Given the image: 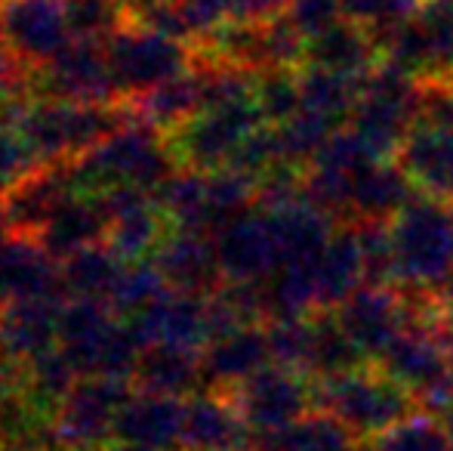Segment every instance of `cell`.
I'll use <instances>...</instances> for the list:
<instances>
[{
	"instance_id": "6da1fadb",
	"label": "cell",
	"mask_w": 453,
	"mask_h": 451,
	"mask_svg": "<svg viewBox=\"0 0 453 451\" xmlns=\"http://www.w3.org/2000/svg\"><path fill=\"white\" fill-rule=\"evenodd\" d=\"M180 167L170 139L161 130L142 121H127L114 133H108L87 155L72 161V174L81 192L99 195L105 189L133 186L145 192H157L164 180Z\"/></svg>"
},
{
	"instance_id": "c3c4849f",
	"label": "cell",
	"mask_w": 453,
	"mask_h": 451,
	"mask_svg": "<svg viewBox=\"0 0 453 451\" xmlns=\"http://www.w3.org/2000/svg\"><path fill=\"white\" fill-rule=\"evenodd\" d=\"M448 205H450V211H453V195H450V198H448Z\"/></svg>"
},
{
	"instance_id": "f546056e",
	"label": "cell",
	"mask_w": 453,
	"mask_h": 451,
	"mask_svg": "<svg viewBox=\"0 0 453 451\" xmlns=\"http://www.w3.org/2000/svg\"><path fill=\"white\" fill-rule=\"evenodd\" d=\"M139 390L188 399L203 386L201 349L182 346H145L133 371Z\"/></svg>"
},
{
	"instance_id": "ab89813d",
	"label": "cell",
	"mask_w": 453,
	"mask_h": 451,
	"mask_svg": "<svg viewBox=\"0 0 453 451\" xmlns=\"http://www.w3.org/2000/svg\"><path fill=\"white\" fill-rule=\"evenodd\" d=\"M419 10V0H342V16L361 22L373 31V37H382L395 25L413 19Z\"/></svg>"
},
{
	"instance_id": "7a4b0ae2",
	"label": "cell",
	"mask_w": 453,
	"mask_h": 451,
	"mask_svg": "<svg viewBox=\"0 0 453 451\" xmlns=\"http://www.w3.org/2000/svg\"><path fill=\"white\" fill-rule=\"evenodd\" d=\"M395 284L441 291L453 276V211L444 198L417 192L388 223Z\"/></svg>"
},
{
	"instance_id": "4dcf8cb0",
	"label": "cell",
	"mask_w": 453,
	"mask_h": 451,
	"mask_svg": "<svg viewBox=\"0 0 453 451\" xmlns=\"http://www.w3.org/2000/svg\"><path fill=\"white\" fill-rule=\"evenodd\" d=\"M361 365H367V355L352 340V334L342 328L336 309L311 313V355L305 374L321 384V380L340 377V374H349Z\"/></svg>"
},
{
	"instance_id": "f6af8a7d",
	"label": "cell",
	"mask_w": 453,
	"mask_h": 451,
	"mask_svg": "<svg viewBox=\"0 0 453 451\" xmlns=\"http://www.w3.org/2000/svg\"><path fill=\"white\" fill-rule=\"evenodd\" d=\"M108 451H164V448H149V446H133V442H118L114 448Z\"/></svg>"
},
{
	"instance_id": "e0dca14e",
	"label": "cell",
	"mask_w": 453,
	"mask_h": 451,
	"mask_svg": "<svg viewBox=\"0 0 453 451\" xmlns=\"http://www.w3.org/2000/svg\"><path fill=\"white\" fill-rule=\"evenodd\" d=\"M376 365L401 386H407L419 402V396H426L432 386H438L448 377L453 353L441 328L432 322H413L388 343V349L376 359Z\"/></svg>"
},
{
	"instance_id": "f907efd6",
	"label": "cell",
	"mask_w": 453,
	"mask_h": 451,
	"mask_svg": "<svg viewBox=\"0 0 453 451\" xmlns=\"http://www.w3.org/2000/svg\"><path fill=\"white\" fill-rule=\"evenodd\" d=\"M250 451H253V448H250Z\"/></svg>"
},
{
	"instance_id": "ffe728a7",
	"label": "cell",
	"mask_w": 453,
	"mask_h": 451,
	"mask_svg": "<svg viewBox=\"0 0 453 451\" xmlns=\"http://www.w3.org/2000/svg\"><path fill=\"white\" fill-rule=\"evenodd\" d=\"M53 294H62L59 260L41 245L37 235L12 232L10 241L0 247V309Z\"/></svg>"
},
{
	"instance_id": "4fadbf2b",
	"label": "cell",
	"mask_w": 453,
	"mask_h": 451,
	"mask_svg": "<svg viewBox=\"0 0 453 451\" xmlns=\"http://www.w3.org/2000/svg\"><path fill=\"white\" fill-rule=\"evenodd\" d=\"M102 207H105L108 229H105V245L118 253L120 260L133 263V260H151L157 245L167 235V214L161 211L155 192L133 186H118L99 192Z\"/></svg>"
},
{
	"instance_id": "f1b7e54d",
	"label": "cell",
	"mask_w": 453,
	"mask_h": 451,
	"mask_svg": "<svg viewBox=\"0 0 453 451\" xmlns=\"http://www.w3.org/2000/svg\"><path fill=\"white\" fill-rule=\"evenodd\" d=\"M130 105L133 121H142V124H151L157 130H170L182 127L185 121H191L197 112L203 109V84H201V72L191 68V72H182L176 78L164 81V84L151 87V90L139 93V97L124 99Z\"/></svg>"
},
{
	"instance_id": "d6a6232c",
	"label": "cell",
	"mask_w": 453,
	"mask_h": 451,
	"mask_svg": "<svg viewBox=\"0 0 453 451\" xmlns=\"http://www.w3.org/2000/svg\"><path fill=\"white\" fill-rule=\"evenodd\" d=\"M361 81L364 78H349L318 66H299V99H303L299 109L318 114L334 127H342V121H349L355 112Z\"/></svg>"
},
{
	"instance_id": "74e56055",
	"label": "cell",
	"mask_w": 453,
	"mask_h": 451,
	"mask_svg": "<svg viewBox=\"0 0 453 451\" xmlns=\"http://www.w3.org/2000/svg\"><path fill=\"white\" fill-rule=\"evenodd\" d=\"M253 97H257L259 109H263L265 124H280V121L293 118L299 112V105H303V99H299V68H265V72H257Z\"/></svg>"
},
{
	"instance_id": "3957f363",
	"label": "cell",
	"mask_w": 453,
	"mask_h": 451,
	"mask_svg": "<svg viewBox=\"0 0 453 451\" xmlns=\"http://www.w3.org/2000/svg\"><path fill=\"white\" fill-rule=\"evenodd\" d=\"M133 121L130 105L118 103H72L43 99L25 103L16 130L25 136L41 164H68L99 145L108 133Z\"/></svg>"
},
{
	"instance_id": "5bb4252c",
	"label": "cell",
	"mask_w": 453,
	"mask_h": 451,
	"mask_svg": "<svg viewBox=\"0 0 453 451\" xmlns=\"http://www.w3.org/2000/svg\"><path fill=\"white\" fill-rule=\"evenodd\" d=\"M226 282H263L280 269V241L269 207H250L216 232Z\"/></svg>"
},
{
	"instance_id": "7dc6e473",
	"label": "cell",
	"mask_w": 453,
	"mask_h": 451,
	"mask_svg": "<svg viewBox=\"0 0 453 451\" xmlns=\"http://www.w3.org/2000/svg\"><path fill=\"white\" fill-rule=\"evenodd\" d=\"M127 6H139V4H145V0H124Z\"/></svg>"
},
{
	"instance_id": "e575fe53",
	"label": "cell",
	"mask_w": 453,
	"mask_h": 451,
	"mask_svg": "<svg viewBox=\"0 0 453 451\" xmlns=\"http://www.w3.org/2000/svg\"><path fill=\"white\" fill-rule=\"evenodd\" d=\"M367 446L370 451H453L441 417L423 408L376 433L373 439H367Z\"/></svg>"
},
{
	"instance_id": "f35d334b",
	"label": "cell",
	"mask_w": 453,
	"mask_h": 451,
	"mask_svg": "<svg viewBox=\"0 0 453 451\" xmlns=\"http://www.w3.org/2000/svg\"><path fill=\"white\" fill-rule=\"evenodd\" d=\"M272 343V362L287 368L305 371L311 355V315H296V319H272L265 322Z\"/></svg>"
},
{
	"instance_id": "9a60e30c",
	"label": "cell",
	"mask_w": 453,
	"mask_h": 451,
	"mask_svg": "<svg viewBox=\"0 0 453 451\" xmlns=\"http://www.w3.org/2000/svg\"><path fill=\"white\" fill-rule=\"evenodd\" d=\"M0 31L28 68H41L72 41L65 0H0Z\"/></svg>"
},
{
	"instance_id": "ee69618b",
	"label": "cell",
	"mask_w": 453,
	"mask_h": 451,
	"mask_svg": "<svg viewBox=\"0 0 453 451\" xmlns=\"http://www.w3.org/2000/svg\"><path fill=\"white\" fill-rule=\"evenodd\" d=\"M10 235H12V223H10V217H6V207H4V198H0V247L10 241Z\"/></svg>"
},
{
	"instance_id": "60d3db41",
	"label": "cell",
	"mask_w": 453,
	"mask_h": 451,
	"mask_svg": "<svg viewBox=\"0 0 453 451\" xmlns=\"http://www.w3.org/2000/svg\"><path fill=\"white\" fill-rule=\"evenodd\" d=\"M37 167H41V158L31 152V145L25 143L22 133L0 124V198L10 195Z\"/></svg>"
},
{
	"instance_id": "4316f807",
	"label": "cell",
	"mask_w": 453,
	"mask_h": 451,
	"mask_svg": "<svg viewBox=\"0 0 453 451\" xmlns=\"http://www.w3.org/2000/svg\"><path fill=\"white\" fill-rule=\"evenodd\" d=\"M105 229H108V217L99 195L74 192L72 198H65L56 207V214L37 232V238L62 263L72 253L105 241Z\"/></svg>"
},
{
	"instance_id": "7c38bea8",
	"label": "cell",
	"mask_w": 453,
	"mask_h": 451,
	"mask_svg": "<svg viewBox=\"0 0 453 451\" xmlns=\"http://www.w3.org/2000/svg\"><path fill=\"white\" fill-rule=\"evenodd\" d=\"M28 93L72 103H114L118 87L108 66L105 43L72 37L47 66L31 68Z\"/></svg>"
},
{
	"instance_id": "ba28073f",
	"label": "cell",
	"mask_w": 453,
	"mask_h": 451,
	"mask_svg": "<svg viewBox=\"0 0 453 451\" xmlns=\"http://www.w3.org/2000/svg\"><path fill=\"white\" fill-rule=\"evenodd\" d=\"M265 124L257 97L228 99V103L203 105L191 121L170 133V149L176 161L195 170L226 167L253 130Z\"/></svg>"
},
{
	"instance_id": "603a6c76",
	"label": "cell",
	"mask_w": 453,
	"mask_h": 451,
	"mask_svg": "<svg viewBox=\"0 0 453 451\" xmlns=\"http://www.w3.org/2000/svg\"><path fill=\"white\" fill-rule=\"evenodd\" d=\"M185 399L139 390L124 402L118 417V442L173 451L180 448Z\"/></svg>"
},
{
	"instance_id": "836d02e7",
	"label": "cell",
	"mask_w": 453,
	"mask_h": 451,
	"mask_svg": "<svg viewBox=\"0 0 453 451\" xmlns=\"http://www.w3.org/2000/svg\"><path fill=\"white\" fill-rule=\"evenodd\" d=\"M78 380V368H74V362L68 359L62 346H50L47 353L25 362V396H28V402L35 408H41L50 417L56 415L62 399L72 393V386Z\"/></svg>"
},
{
	"instance_id": "ac0fdd59",
	"label": "cell",
	"mask_w": 453,
	"mask_h": 451,
	"mask_svg": "<svg viewBox=\"0 0 453 451\" xmlns=\"http://www.w3.org/2000/svg\"><path fill=\"white\" fill-rule=\"evenodd\" d=\"M253 430L228 390L201 386L185 399L180 451H250Z\"/></svg>"
},
{
	"instance_id": "cb8c5ba5",
	"label": "cell",
	"mask_w": 453,
	"mask_h": 451,
	"mask_svg": "<svg viewBox=\"0 0 453 451\" xmlns=\"http://www.w3.org/2000/svg\"><path fill=\"white\" fill-rule=\"evenodd\" d=\"M419 189L407 176L395 158H382V161H370L361 167L352 180V211H349V223H392L407 201L417 195Z\"/></svg>"
},
{
	"instance_id": "8d00e7d4",
	"label": "cell",
	"mask_w": 453,
	"mask_h": 451,
	"mask_svg": "<svg viewBox=\"0 0 453 451\" xmlns=\"http://www.w3.org/2000/svg\"><path fill=\"white\" fill-rule=\"evenodd\" d=\"M65 16L72 37L105 43L130 22V6L124 0H65Z\"/></svg>"
},
{
	"instance_id": "277c9868",
	"label": "cell",
	"mask_w": 453,
	"mask_h": 451,
	"mask_svg": "<svg viewBox=\"0 0 453 451\" xmlns=\"http://www.w3.org/2000/svg\"><path fill=\"white\" fill-rule=\"evenodd\" d=\"M105 300L72 297L62 307L59 346L74 362L81 377H127L133 380L142 343L136 340L130 322L120 325Z\"/></svg>"
},
{
	"instance_id": "d4e9b609",
	"label": "cell",
	"mask_w": 453,
	"mask_h": 451,
	"mask_svg": "<svg viewBox=\"0 0 453 451\" xmlns=\"http://www.w3.org/2000/svg\"><path fill=\"white\" fill-rule=\"evenodd\" d=\"M376 62H380V43H376L373 31L364 28L355 19L342 16L305 43L303 66H318L327 72L349 74V78H364Z\"/></svg>"
},
{
	"instance_id": "8992f818",
	"label": "cell",
	"mask_w": 453,
	"mask_h": 451,
	"mask_svg": "<svg viewBox=\"0 0 453 451\" xmlns=\"http://www.w3.org/2000/svg\"><path fill=\"white\" fill-rule=\"evenodd\" d=\"M419 78L380 59L361 81V93L349 127L376 158H395L417 121Z\"/></svg>"
},
{
	"instance_id": "7402d4cb",
	"label": "cell",
	"mask_w": 453,
	"mask_h": 451,
	"mask_svg": "<svg viewBox=\"0 0 453 451\" xmlns=\"http://www.w3.org/2000/svg\"><path fill=\"white\" fill-rule=\"evenodd\" d=\"M201 365L203 386H213V390H234L244 380H250L257 371L272 365V343L265 322H253V325L213 338L201 349Z\"/></svg>"
},
{
	"instance_id": "bcb514c9",
	"label": "cell",
	"mask_w": 453,
	"mask_h": 451,
	"mask_svg": "<svg viewBox=\"0 0 453 451\" xmlns=\"http://www.w3.org/2000/svg\"><path fill=\"white\" fill-rule=\"evenodd\" d=\"M441 424H444V430H448V436H450V448H453V405H450V408L441 415Z\"/></svg>"
},
{
	"instance_id": "d590c367",
	"label": "cell",
	"mask_w": 453,
	"mask_h": 451,
	"mask_svg": "<svg viewBox=\"0 0 453 451\" xmlns=\"http://www.w3.org/2000/svg\"><path fill=\"white\" fill-rule=\"evenodd\" d=\"M167 288L170 284L164 282L155 260H133V263H127L124 272H120L111 297H108V307L118 315H136V313H142L149 303H155Z\"/></svg>"
},
{
	"instance_id": "7bdbcfd3",
	"label": "cell",
	"mask_w": 453,
	"mask_h": 451,
	"mask_svg": "<svg viewBox=\"0 0 453 451\" xmlns=\"http://www.w3.org/2000/svg\"><path fill=\"white\" fill-rule=\"evenodd\" d=\"M25 72H31V68L25 66L16 53H12V47L6 43L4 31H0V99L19 97V93L28 90L31 74H25Z\"/></svg>"
},
{
	"instance_id": "d6986e66",
	"label": "cell",
	"mask_w": 453,
	"mask_h": 451,
	"mask_svg": "<svg viewBox=\"0 0 453 451\" xmlns=\"http://www.w3.org/2000/svg\"><path fill=\"white\" fill-rule=\"evenodd\" d=\"M155 266L161 269L164 282L176 291L188 294H213L226 276H222L219 251H216V235L201 229H180L164 235L157 251L151 253Z\"/></svg>"
},
{
	"instance_id": "52a82bcc",
	"label": "cell",
	"mask_w": 453,
	"mask_h": 451,
	"mask_svg": "<svg viewBox=\"0 0 453 451\" xmlns=\"http://www.w3.org/2000/svg\"><path fill=\"white\" fill-rule=\"evenodd\" d=\"M105 53L120 99L139 97L176 74L191 72L197 62V53L180 37L136 22H127L118 35L108 37Z\"/></svg>"
},
{
	"instance_id": "5b68a950",
	"label": "cell",
	"mask_w": 453,
	"mask_h": 451,
	"mask_svg": "<svg viewBox=\"0 0 453 451\" xmlns=\"http://www.w3.org/2000/svg\"><path fill=\"white\" fill-rule=\"evenodd\" d=\"M318 408L336 415L361 439H373L376 433L419 411V402L407 386H401L376 362H370V365H361L340 377L321 380Z\"/></svg>"
},
{
	"instance_id": "30bf717a",
	"label": "cell",
	"mask_w": 453,
	"mask_h": 451,
	"mask_svg": "<svg viewBox=\"0 0 453 451\" xmlns=\"http://www.w3.org/2000/svg\"><path fill=\"white\" fill-rule=\"evenodd\" d=\"M342 328L352 334L367 362H376L407 325L423 322L417 291L401 284L364 282L336 307Z\"/></svg>"
},
{
	"instance_id": "484cf974",
	"label": "cell",
	"mask_w": 453,
	"mask_h": 451,
	"mask_svg": "<svg viewBox=\"0 0 453 451\" xmlns=\"http://www.w3.org/2000/svg\"><path fill=\"white\" fill-rule=\"evenodd\" d=\"M318 288V307L336 309L355 288L367 282V263H364L361 238L355 223H340L330 235L321 257L311 263Z\"/></svg>"
},
{
	"instance_id": "83f0119b",
	"label": "cell",
	"mask_w": 453,
	"mask_h": 451,
	"mask_svg": "<svg viewBox=\"0 0 453 451\" xmlns=\"http://www.w3.org/2000/svg\"><path fill=\"white\" fill-rule=\"evenodd\" d=\"M253 451H370V446L327 408H311L290 427L253 436Z\"/></svg>"
},
{
	"instance_id": "8fae6325",
	"label": "cell",
	"mask_w": 453,
	"mask_h": 451,
	"mask_svg": "<svg viewBox=\"0 0 453 451\" xmlns=\"http://www.w3.org/2000/svg\"><path fill=\"white\" fill-rule=\"evenodd\" d=\"M228 393L238 402L244 421L250 424L253 436L290 427L318 405V380L278 362L265 365L263 371Z\"/></svg>"
},
{
	"instance_id": "9c48e42d",
	"label": "cell",
	"mask_w": 453,
	"mask_h": 451,
	"mask_svg": "<svg viewBox=\"0 0 453 451\" xmlns=\"http://www.w3.org/2000/svg\"><path fill=\"white\" fill-rule=\"evenodd\" d=\"M133 396L127 377H81L53 415L59 446L65 451H99L118 439V417Z\"/></svg>"
},
{
	"instance_id": "b9f144b4",
	"label": "cell",
	"mask_w": 453,
	"mask_h": 451,
	"mask_svg": "<svg viewBox=\"0 0 453 451\" xmlns=\"http://www.w3.org/2000/svg\"><path fill=\"white\" fill-rule=\"evenodd\" d=\"M284 12L303 31L305 41H311L324 28H330L336 19H342V0H290Z\"/></svg>"
},
{
	"instance_id": "2e32d148",
	"label": "cell",
	"mask_w": 453,
	"mask_h": 451,
	"mask_svg": "<svg viewBox=\"0 0 453 451\" xmlns=\"http://www.w3.org/2000/svg\"><path fill=\"white\" fill-rule=\"evenodd\" d=\"M130 328L145 346H182L203 349L210 343L207 294L167 288L142 313L130 315Z\"/></svg>"
},
{
	"instance_id": "681fc988",
	"label": "cell",
	"mask_w": 453,
	"mask_h": 451,
	"mask_svg": "<svg viewBox=\"0 0 453 451\" xmlns=\"http://www.w3.org/2000/svg\"><path fill=\"white\" fill-rule=\"evenodd\" d=\"M448 78H450V81H453V68H450V72H448Z\"/></svg>"
},
{
	"instance_id": "44dd1931",
	"label": "cell",
	"mask_w": 453,
	"mask_h": 451,
	"mask_svg": "<svg viewBox=\"0 0 453 451\" xmlns=\"http://www.w3.org/2000/svg\"><path fill=\"white\" fill-rule=\"evenodd\" d=\"M395 161L419 192L448 201L453 195V121H413Z\"/></svg>"
},
{
	"instance_id": "1f68e13d",
	"label": "cell",
	"mask_w": 453,
	"mask_h": 451,
	"mask_svg": "<svg viewBox=\"0 0 453 451\" xmlns=\"http://www.w3.org/2000/svg\"><path fill=\"white\" fill-rule=\"evenodd\" d=\"M127 260H120L105 241L90 245L84 251L72 253L59 263L62 276V294L72 297H87V300H105L111 297L114 284H118L120 272H124Z\"/></svg>"
}]
</instances>
